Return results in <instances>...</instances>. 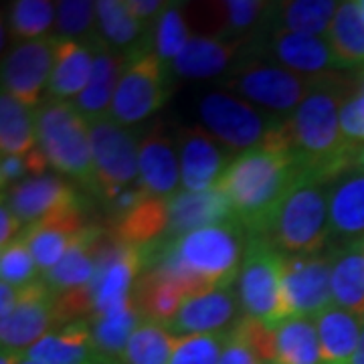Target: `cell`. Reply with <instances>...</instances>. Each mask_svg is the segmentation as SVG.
Masks as SVG:
<instances>
[{
    "label": "cell",
    "instance_id": "cell-40",
    "mask_svg": "<svg viewBox=\"0 0 364 364\" xmlns=\"http://www.w3.org/2000/svg\"><path fill=\"white\" fill-rule=\"evenodd\" d=\"M213 6V13L217 14V25H221V39H239L235 35L249 31L259 21L261 14L269 9V4L261 0H229Z\"/></svg>",
    "mask_w": 364,
    "mask_h": 364
},
{
    "label": "cell",
    "instance_id": "cell-33",
    "mask_svg": "<svg viewBox=\"0 0 364 364\" xmlns=\"http://www.w3.org/2000/svg\"><path fill=\"white\" fill-rule=\"evenodd\" d=\"M37 146L35 112L2 91L0 95V152L2 156H23Z\"/></svg>",
    "mask_w": 364,
    "mask_h": 364
},
{
    "label": "cell",
    "instance_id": "cell-43",
    "mask_svg": "<svg viewBox=\"0 0 364 364\" xmlns=\"http://www.w3.org/2000/svg\"><path fill=\"white\" fill-rule=\"evenodd\" d=\"M57 33L61 39H75L97 26L95 2L87 0H63L57 2Z\"/></svg>",
    "mask_w": 364,
    "mask_h": 364
},
{
    "label": "cell",
    "instance_id": "cell-14",
    "mask_svg": "<svg viewBox=\"0 0 364 364\" xmlns=\"http://www.w3.org/2000/svg\"><path fill=\"white\" fill-rule=\"evenodd\" d=\"M231 150L200 126H188L178 134L182 191L205 193L217 188L229 168Z\"/></svg>",
    "mask_w": 364,
    "mask_h": 364
},
{
    "label": "cell",
    "instance_id": "cell-18",
    "mask_svg": "<svg viewBox=\"0 0 364 364\" xmlns=\"http://www.w3.org/2000/svg\"><path fill=\"white\" fill-rule=\"evenodd\" d=\"M237 221L231 200L219 188L205 193L178 191L168 196V233L166 239H178L184 235Z\"/></svg>",
    "mask_w": 364,
    "mask_h": 364
},
{
    "label": "cell",
    "instance_id": "cell-15",
    "mask_svg": "<svg viewBox=\"0 0 364 364\" xmlns=\"http://www.w3.org/2000/svg\"><path fill=\"white\" fill-rule=\"evenodd\" d=\"M2 200L23 225H33L59 208L81 203L79 193L59 174L31 176L2 193Z\"/></svg>",
    "mask_w": 364,
    "mask_h": 364
},
{
    "label": "cell",
    "instance_id": "cell-1",
    "mask_svg": "<svg viewBox=\"0 0 364 364\" xmlns=\"http://www.w3.org/2000/svg\"><path fill=\"white\" fill-rule=\"evenodd\" d=\"M306 172L289 148L263 142L235 154L217 188L231 200L235 219L247 235L265 237L286 196Z\"/></svg>",
    "mask_w": 364,
    "mask_h": 364
},
{
    "label": "cell",
    "instance_id": "cell-52",
    "mask_svg": "<svg viewBox=\"0 0 364 364\" xmlns=\"http://www.w3.org/2000/svg\"><path fill=\"white\" fill-rule=\"evenodd\" d=\"M354 168L364 172V146L358 150V154H356V160H354Z\"/></svg>",
    "mask_w": 364,
    "mask_h": 364
},
{
    "label": "cell",
    "instance_id": "cell-29",
    "mask_svg": "<svg viewBox=\"0 0 364 364\" xmlns=\"http://www.w3.org/2000/svg\"><path fill=\"white\" fill-rule=\"evenodd\" d=\"M186 299L182 287L156 267H146L132 291L134 308L144 320L164 326H170Z\"/></svg>",
    "mask_w": 364,
    "mask_h": 364
},
{
    "label": "cell",
    "instance_id": "cell-47",
    "mask_svg": "<svg viewBox=\"0 0 364 364\" xmlns=\"http://www.w3.org/2000/svg\"><path fill=\"white\" fill-rule=\"evenodd\" d=\"M132 14L142 23V25H154L152 18L160 16L170 6V2H160V0H126Z\"/></svg>",
    "mask_w": 364,
    "mask_h": 364
},
{
    "label": "cell",
    "instance_id": "cell-50",
    "mask_svg": "<svg viewBox=\"0 0 364 364\" xmlns=\"http://www.w3.org/2000/svg\"><path fill=\"white\" fill-rule=\"evenodd\" d=\"M25 356H26L25 352L11 350V348H2V354H0V364H21Z\"/></svg>",
    "mask_w": 364,
    "mask_h": 364
},
{
    "label": "cell",
    "instance_id": "cell-22",
    "mask_svg": "<svg viewBox=\"0 0 364 364\" xmlns=\"http://www.w3.org/2000/svg\"><path fill=\"white\" fill-rule=\"evenodd\" d=\"M272 53L279 65L306 77H320L332 69H338L324 37L298 35L275 28L272 35Z\"/></svg>",
    "mask_w": 364,
    "mask_h": 364
},
{
    "label": "cell",
    "instance_id": "cell-55",
    "mask_svg": "<svg viewBox=\"0 0 364 364\" xmlns=\"http://www.w3.org/2000/svg\"><path fill=\"white\" fill-rule=\"evenodd\" d=\"M21 364H39V363H35V360H31V358H26V356H25V358H23V363H21Z\"/></svg>",
    "mask_w": 364,
    "mask_h": 364
},
{
    "label": "cell",
    "instance_id": "cell-32",
    "mask_svg": "<svg viewBox=\"0 0 364 364\" xmlns=\"http://www.w3.org/2000/svg\"><path fill=\"white\" fill-rule=\"evenodd\" d=\"M272 364H322L320 338L312 318H289L275 328Z\"/></svg>",
    "mask_w": 364,
    "mask_h": 364
},
{
    "label": "cell",
    "instance_id": "cell-19",
    "mask_svg": "<svg viewBox=\"0 0 364 364\" xmlns=\"http://www.w3.org/2000/svg\"><path fill=\"white\" fill-rule=\"evenodd\" d=\"M237 298L233 289H217L205 296L188 298L182 304L181 312L170 322L168 330L174 336L193 334H217L229 332L239 320Z\"/></svg>",
    "mask_w": 364,
    "mask_h": 364
},
{
    "label": "cell",
    "instance_id": "cell-25",
    "mask_svg": "<svg viewBox=\"0 0 364 364\" xmlns=\"http://www.w3.org/2000/svg\"><path fill=\"white\" fill-rule=\"evenodd\" d=\"M332 237L346 241L364 239V172L348 170L328 188Z\"/></svg>",
    "mask_w": 364,
    "mask_h": 364
},
{
    "label": "cell",
    "instance_id": "cell-27",
    "mask_svg": "<svg viewBox=\"0 0 364 364\" xmlns=\"http://www.w3.org/2000/svg\"><path fill=\"white\" fill-rule=\"evenodd\" d=\"M332 299L334 306L364 320V239L332 249Z\"/></svg>",
    "mask_w": 364,
    "mask_h": 364
},
{
    "label": "cell",
    "instance_id": "cell-8",
    "mask_svg": "<svg viewBox=\"0 0 364 364\" xmlns=\"http://www.w3.org/2000/svg\"><path fill=\"white\" fill-rule=\"evenodd\" d=\"M198 114L203 128L213 134L231 152H245L259 146L269 134L275 119H269L253 105L227 91H210L200 104Z\"/></svg>",
    "mask_w": 364,
    "mask_h": 364
},
{
    "label": "cell",
    "instance_id": "cell-51",
    "mask_svg": "<svg viewBox=\"0 0 364 364\" xmlns=\"http://www.w3.org/2000/svg\"><path fill=\"white\" fill-rule=\"evenodd\" d=\"M350 364H364V324H363V332H360L358 348H356V352H354V358H352Z\"/></svg>",
    "mask_w": 364,
    "mask_h": 364
},
{
    "label": "cell",
    "instance_id": "cell-45",
    "mask_svg": "<svg viewBox=\"0 0 364 364\" xmlns=\"http://www.w3.org/2000/svg\"><path fill=\"white\" fill-rule=\"evenodd\" d=\"M340 128L344 140L352 148L360 150L364 146V91H354L342 105Z\"/></svg>",
    "mask_w": 364,
    "mask_h": 364
},
{
    "label": "cell",
    "instance_id": "cell-5",
    "mask_svg": "<svg viewBox=\"0 0 364 364\" xmlns=\"http://www.w3.org/2000/svg\"><path fill=\"white\" fill-rule=\"evenodd\" d=\"M265 237L284 255L324 253L332 237L326 182L306 172L286 196Z\"/></svg>",
    "mask_w": 364,
    "mask_h": 364
},
{
    "label": "cell",
    "instance_id": "cell-35",
    "mask_svg": "<svg viewBox=\"0 0 364 364\" xmlns=\"http://www.w3.org/2000/svg\"><path fill=\"white\" fill-rule=\"evenodd\" d=\"M176 346V336L168 326L142 320L132 332L119 364H170Z\"/></svg>",
    "mask_w": 364,
    "mask_h": 364
},
{
    "label": "cell",
    "instance_id": "cell-46",
    "mask_svg": "<svg viewBox=\"0 0 364 364\" xmlns=\"http://www.w3.org/2000/svg\"><path fill=\"white\" fill-rule=\"evenodd\" d=\"M219 364H265L261 360V356L257 350L251 346L241 330L233 326L229 332H227V340H225V346H223V354Z\"/></svg>",
    "mask_w": 364,
    "mask_h": 364
},
{
    "label": "cell",
    "instance_id": "cell-39",
    "mask_svg": "<svg viewBox=\"0 0 364 364\" xmlns=\"http://www.w3.org/2000/svg\"><path fill=\"white\" fill-rule=\"evenodd\" d=\"M191 39H193V33H191L186 16L176 4H170L154 23L152 49L164 63L168 61L172 63Z\"/></svg>",
    "mask_w": 364,
    "mask_h": 364
},
{
    "label": "cell",
    "instance_id": "cell-34",
    "mask_svg": "<svg viewBox=\"0 0 364 364\" xmlns=\"http://www.w3.org/2000/svg\"><path fill=\"white\" fill-rule=\"evenodd\" d=\"M142 320V316L134 308V301L130 306L90 318L93 338L105 363L119 364V358L128 346L132 332Z\"/></svg>",
    "mask_w": 364,
    "mask_h": 364
},
{
    "label": "cell",
    "instance_id": "cell-16",
    "mask_svg": "<svg viewBox=\"0 0 364 364\" xmlns=\"http://www.w3.org/2000/svg\"><path fill=\"white\" fill-rule=\"evenodd\" d=\"M87 225L83 221V203H75L28 225L18 237L28 245L41 273L45 275L63 259L67 249L71 247L75 237Z\"/></svg>",
    "mask_w": 364,
    "mask_h": 364
},
{
    "label": "cell",
    "instance_id": "cell-13",
    "mask_svg": "<svg viewBox=\"0 0 364 364\" xmlns=\"http://www.w3.org/2000/svg\"><path fill=\"white\" fill-rule=\"evenodd\" d=\"M57 301L49 284L39 277L37 282L18 289L14 312L6 328L0 330L2 348L25 352L33 348L43 336L57 330Z\"/></svg>",
    "mask_w": 364,
    "mask_h": 364
},
{
    "label": "cell",
    "instance_id": "cell-28",
    "mask_svg": "<svg viewBox=\"0 0 364 364\" xmlns=\"http://www.w3.org/2000/svg\"><path fill=\"white\" fill-rule=\"evenodd\" d=\"M245 43V39L193 37L172 61V69L176 75L186 79L215 77L231 65L235 55L241 51Z\"/></svg>",
    "mask_w": 364,
    "mask_h": 364
},
{
    "label": "cell",
    "instance_id": "cell-7",
    "mask_svg": "<svg viewBox=\"0 0 364 364\" xmlns=\"http://www.w3.org/2000/svg\"><path fill=\"white\" fill-rule=\"evenodd\" d=\"M164 61L150 47H134L119 77L109 116L119 126H132L156 114L168 100Z\"/></svg>",
    "mask_w": 364,
    "mask_h": 364
},
{
    "label": "cell",
    "instance_id": "cell-21",
    "mask_svg": "<svg viewBox=\"0 0 364 364\" xmlns=\"http://www.w3.org/2000/svg\"><path fill=\"white\" fill-rule=\"evenodd\" d=\"M90 45L95 53L93 73H91L90 85L79 97H75L73 105L87 122H95V119L109 116L117 83L126 69L128 57L114 51L105 41L95 39L91 41Z\"/></svg>",
    "mask_w": 364,
    "mask_h": 364
},
{
    "label": "cell",
    "instance_id": "cell-37",
    "mask_svg": "<svg viewBox=\"0 0 364 364\" xmlns=\"http://www.w3.org/2000/svg\"><path fill=\"white\" fill-rule=\"evenodd\" d=\"M95 9L100 35L109 47L122 49L140 41L146 25L132 14L126 0H100L95 2Z\"/></svg>",
    "mask_w": 364,
    "mask_h": 364
},
{
    "label": "cell",
    "instance_id": "cell-10",
    "mask_svg": "<svg viewBox=\"0 0 364 364\" xmlns=\"http://www.w3.org/2000/svg\"><path fill=\"white\" fill-rule=\"evenodd\" d=\"M318 77H306L286 67L251 61L243 65L229 85L237 95L272 112H296L308 97Z\"/></svg>",
    "mask_w": 364,
    "mask_h": 364
},
{
    "label": "cell",
    "instance_id": "cell-53",
    "mask_svg": "<svg viewBox=\"0 0 364 364\" xmlns=\"http://www.w3.org/2000/svg\"><path fill=\"white\" fill-rule=\"evenodd\" d=\"M358 91H364V69L360 71V75H358Z\"/></svg>",
    "mask_w": 364,
    "mask_h": 364
},
{
    "label": "cell",
    "instance_id": "cell-42",
    "mask_svg": "<svg viewBox=\"0 0 364 364\" xmlns=\"http://www.w3.org/2000/svg\"><path fill=\"white\" fill-rule=\"evenodd\" d=\"M227 332L176 336L170 364H219Z\"/></svg>",
    "mask_w": 364,
    "mask_h": 364
},
{
    "label": "cell",
    "instance_id": "cell-6",
    "mask_svg": "<svg viewBox=\"0 0 364 364\" xmlns=\"http://www.w3.org/2000/svg\"><path fill=\"white\" fill-rule=\"evenodd\" d=\"M237 299L243 316L269 328L289 320L284 301V253L267 237L249 235L237 275Z\"/></svg>",
    "mask_w": 364,
    "mask_h": 364
},
{
    "label": "cell",
    "instance_id": "cell-3",
    "mask_svg": "<svg viewBox=\"0 0 364 364\" xmlns=\"http://www.w3.org/2000/svg\"><path fill=\"white\" fill-rule=\"evenodd\" d=\"M348 81L336 73L320 75L308 97L284 119L287 140L304 168L326 184L354 166L358 150L344 140L340 112L350 97Z\"/></svg>",
    "mask_w": 364,
    "mask_h": 364
},
{
    "label": "cell",
    "instance_id": "cell-23",
    "mask_svg": "<svg viewBox=\"0 0 364 364\" xmlns=\"http://www.w3.org/2000/svg\"><path fill=\"white\" fill-rule=\"evenodd\" d=\"M104 237V229L95 225H87L75 237V241L67 249L63 259L59 261L51 272L43 275V279L49 284L55 294L91 286L93 275H95V265H97V251Z\"/></svg>",
    "mask_w": 364,
    "mask_h": 364
},
{
    "label": "cell",
    "instance_id": "cell-20",
    "mask_svg": "<svg viewBox=\"0 0 364 364\" xmlns=\"http://www.w3.org/2000/svg\"><path fill=\"white\" fill-rule=\"evenodd\" d=\"M26 358L39 364H112L97 350L90 320H75L51 330L26 350Z\"/></svg>",
    "mask_w": 364,
    "mask_h": 364
},
{
    "label": "cell",
    "instance_id": "cell-31",
    "mask_svg": "<svg viewBox=\"0 0 364 364\" xmlns=\"http://www.w3.org/2000/svg\"><path fill=\"white\" fill-rule=\"evenodd\" d=\"M324 39L338 69H364V18L358 2H340L338 13Z\"/></svg>",
    "mask_w": 364,
    "mask_h": 364
},
{
    "label": "cell",
    "instance_id": "cell-2",
    "mask_svg": "<svg viewBox=\"0 0 364 364\" xmlns=\"http://www.w3.org/2000/svg\"><path fill=\"white\" fill-rule=\"evenodd\" d=\"M247 231L239 221L205 227L178 239H162L150 251L148 267L166 273L186 298L229 289L243 263Z\"/></svg>",
    "mask_w": 364,
    "mask_h": 364
},
{
    "label": "cell",
    "instance_id": "cell-11",
    "mask_svg": "<svg viewBox=\"0 0 364 364\" xmlns=\"http://www.w3.org/2000/svg\"><path fill=\"white\" fill-rule=\"evenodd\" d=\"M284 301L287 318H316L334 306L332 253L284 255Z\"/></svg>",
    "mask_w": 364,
    "mask_h": 364
},
{
    "label": "cell",
    "instance_id": "cell-36",
    "mask_svg": "<svg viewBox=\"0 0 364 364\" xmlns=\"http://www.w3.org/2000/svg\"><path fill=\"white\" fill-rule=\"evenodd\" d=\"M340 2L332 0H294L279 4V25L289 33L326 37L334 16L338 13Z\"/></svg>",
    "mask_w": 364,
    "mask_h": 364
},
{
    "label": "cell",
    "instance_id": "cell-30",
    "mask_svg": "<svg viewBox=\"0 0 364 364\" xmlns=\"http://www.w3.org/2000/svg\"><path fill=\"white\" fill-rule=\"evenodd\" d=\"M314 322L320 338L322 364H350L360 342L364 320L338 306H330L316 316Z\"/></svg>",
    "mask_w": 364,
    "mask_h": 364
},
{
    "label": "cell",
    "instance_id": "cell-44",
    "mask_svg": "<svg viewBox=\"0 0 364 364\" xmlns=\"http://www.w3.org/2000/svg\"><path fill=\"white\" fill-rule=\"evenodd\" d=\"M47 166H49V160L41 152V148H35L33 152L23 154V156H2V162H0L2 193L25 178L47 174Z\"/></svg>",
    "mask_w": 364,
    "mask_h": 364
},
{
    "label": "cell",
    "instance_id": "cell-26",
    "mask_svg": "<svg viewBox=\"0 0 364 364\" xmlns=\"http://www.w3.org/2000/svg\"><path fill=\"white\" fill-rule=\"evenodd\" d=\"M168 233V198L146 195L128 213L112 221V237L130 247H150L166 239Z\"/></svg>",
    "mask_w": 364,
    "mask_h": 364
},
{
    "label": "cell",
    "instance_id": "cell-48",
    "mask_svg": "<svg viewBox=\"0 0 364 364\" xmlns=\"http://www.w3.org/2000/svg\"><path fill=\"white\" fill-rule=\"evenodd\" d=\"M0 227H2L0 229V243H2V247H6L11 241H14L18 237L21 227H23V223L16 219V215L9 208V205L4 200H2V207H0Z\"/></svg>",
    "mask_w": 364,
    "mask_h": 364
},
{
    "label": "cell",
    "instance_id": "cell-49",
    "mask_svg": "<svg viewBox=\"0 0 364 364\" xmlns=\"http://www.w3.org/2000/svg\"><path fill=\"white\" fill-rule=\"evenodd\" d=\"M16 298H18V289L2 282L0 284V330L9 324L14 312V306H16Z\"/></svg>",
    "mask_w": 364,
    "mask_h": 364
},
{
    "label": "cell",
    "instance_id": "cell-41",
    "mask_svg": "<svg viewBox=\"0 0 364 364\" xmlns=\"http://www.w3.org/2000/svg\"><path fill=\"white\" fill-rule=\"evenodd\" d=\"M39 272V265L33 257L31 249L21 237H16L6 247H2V253H0V275H2L4 284L21 289V287L37 282L39 279L37 273Z\"/></svg>",
    "mask_w": 364,
    "mask_h": 364
},
{
    "label": "cell",
    "instance_id": "cell-54",
    "mask_svg": "<svg viewBox=\"0 0 364 364\" xmlns=\"http://www.w3.org/2000/svg\"><path fill=\"white\" fill-rule=\"evenodd\" d=\"M358 9H360V14H363L364 18V0H358Z\"/></svg>",
    "mask_w": 364,
    "mask_h": 364
},
{
    "label": "cell",
    "instance_id": "cell-4",
    "mask_svg": "<svg viewBox=\"0 0 364 364\" xmlns=\"http://www.w3.org/2000/svg\"><path fill=\"white\" fill-rule=\"evenodd\" d=\"M37 144L49 166L95 193L90 122L69 102L47 100L35 112Z\"/></svg>",
    "mask_w": 364,
    "mask_h": 364
},
{
    "label": "cell",
    "instance_id": "cell-9",
    "mask_svg": "<svg viewBox=\"0 0 364 364\" xmlns=\"http://www.w3.org/2000/svg\"><path fill=\"white\" fill-rule=\"evenodd\" d=\"M93 164H95V195L105 200L119 191L138 184V142L126 126L112 117L90 122Z\"/></svg>",
    "mask_w": 364,
    "mask_h": 364
},
{
    "label": "cell",
    "instance_id": "cell-17",
    "mask_svg": "<svg viewBox=\"0 0 364 364\" xmlns=\"http://www.w3.org/2000/svg\"><path fill=\"white\" fill-rule=\"evenodd\" d=\"M138 182L148 195L168 198L181 186L178 148L160 126H152L138 140Z\"/></svg>",
    "mask_w": 364,
    "mask_h": 364
},
{
    "label": "cell",
    "instance_id": "cell-24",
    "mask_svg": "<svg viewBox=\"0 0 364 364\" xmlns=\"http://www.w3.org/2000/svg\"><path fill=\"white\" fill-rule=\"evenodd\" d=\"M95 53L90 43L75 39H57L55 61L49 79V100L65 102L69 97H79L90 85L93 73Z\"/></svg>",
    "mask_w": 364,
    "mask_h": 364
},
{
    "label": "cell",
    "instance_id": "cell-12",
    "mask_svg": "<svg viewBox=\"0 0 364 364\" xmlns=\"http://www.w3.org/2000/svg\"><path fill=\"white\" fill-rule=\"evenodd\" d=\"M57 39L43 37L18 43L2 65V87L16 102L35 109L41 105L43 90L49 87Z\"/></svg>",
    "mask_w": 364,
    "mask_h": 364
},
{
    "label": "cell",
    "instance_id": "cell-38",
    "mask_svg": "<svg viewBox=\"0 0 364 364\" xmlns=\"http://www.w3.org/2000/svg\"><path fill=\"white\" fill-rule=\"evenodd\" d=\"M55 21L57 4L47 0H16L9 9V28L21 43L43 39Z\"/></svg>",
    "mask_w": 364,
    "mask_h": 364
}]
</instances>
